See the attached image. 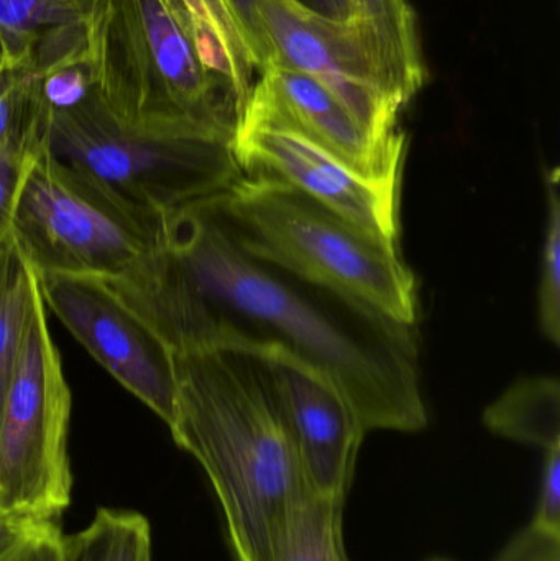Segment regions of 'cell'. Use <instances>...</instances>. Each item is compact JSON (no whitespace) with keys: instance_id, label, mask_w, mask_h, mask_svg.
I'll return each instance as SVG.
<instances>
[{"instance_id":"cell-15","label":"cell","mask_w":560,"mask_h":561,"mask_svg":"<svg viewBox=\"0 0 560 561\" xmlns=\"http://www.w3.org/2000/svg\"><path fill=\"white\" fill-rule=\"evenodd\" d=\"M493 434L548 451L560 447V385L555 376H528L510 386L483 412Z\"/></svg>"},{"instance_id":"cell-5","label":"cell","mask_w":560,"mask_h":561,"mask_svg":"<svg viewBox=\"0 0 560 561\" xmlns=\"http://www.w3.org/2000/svg\"><path fill=\"white\" fill-rule=\"evenodd\" d=\"M167 214L132 203L43 145L26 164L12 236L36 275L135 278L163 247Z\"/></svg>"},{"instance_id":"cell-24","label":"cell","mask_w":560,"mask_h":561,"mask_svg":"<svg viewBox=\"0 0 560 561\" xmlns=\"http://www.w3.org/2000/svg\"><path fill=\"white\" fill-rule=\"evenodd\" d=\"M492 561H560V537L548 536L528 524Z\"/></svg>"},{"instance_id":"cell-31","label":"cell","mask_w":560,"mask_h":561,"mask_svg":"<svg viewBox=\"0 0 560 561\" xmlns=\"http://www.w3.org/2000/svg\"><path fill=\"white\" fill-rule=\"evenodd\" d=\"M0 66H10L9 49H7L2 35H0Z\"/></svg>"},{"instance_id":"cell-29","label":"cell","mask_w":560,"mask_h":561,"mask_svg":"<svg viewBox=\"0 0 560 561\" xmlns=\"http://www.w3.org/2000/svg\"><path fill=\"white\" fill-rule=\"evenodd\" d=\"M309 9L322 13V15L331 16L335 20H351L354 16V7L351 0H299Z\"/></svg>"},{"instance_id":"cell-13","label":"cell","mask_w":560,"mask_h":561,"mask_svg":"<svg viewBox=\"0 0 560 561\" xmlns=\"http://www.w3.org/2000/svg\"><path fill=\"white\" fill-rule=\"evenodd\" d=\"M0 35L10 66L36 75L89 55L88 19L69 0H0Z\"/></svg>"},{"instance_id":"cell-26","label":"cell","mask_w":560,"mask_h":561,"mask_svg":"<svg viewBox=\"0 0 560 561\" xmlns=\"http://www.w3.org/2000/svg\"><path fill=\"white\" fill-rule=\"evenodd\" d=\"M224 2L229 7L237 25L242 30L247 45L259 66V72L262 71L272 61V51H270L268 43L263 35L262 26H260L255 0H224Z\"/></svg>"},{"instance_id":"cell-30","label":"cell","mask_w":560,"mask_h":561,"mask_svg":"<svg viewBox=\"0 0 560 561\" xmlns=\"http://www.w3.org/2000/svg\"><path fill=\"white\" fill-rule=\"evenodd\" d=\"M69 2L75 3L79 10H81L82 15L88 19L89 13H91L92 7H94L95 0H69Z\"/></svg>"},{"instance_id":"cell-3","label":"cell","mask_w":560,"mask_h":561,"mask_svg":"<svg viewBox=\"0 0 560 561\" xmlns=\"http://www.w3.org/2000/svg\"><path fill=\"white\" fill-rule=\"evenodd\" d=\"M220 222L252 255L358 300L395 322L416 325V283L380 239L273 178L243 174L207 197Z\"/></svg>"},{"instance_id":"cell-17","label":"cell","mask_w":560,"mask_h":561,"mask_svg":"<svg viewBox=\"0 0 560 561\" xmlns=\"http://www.w3.org/2000/svg\"><path fill=\"white\" fill-rule=\"evenodd\" d=\"M61 561H153L150 523L134 511L102 507L84 529L62 536Z\"/></svg>"},{"instance_id":"cell-9","label":"cell","mask_w":560,"mask_h":561,"mask_svg":"<svg viewBox=\"0 0 560 561\" xmlns=\"http://www.w3.org/2000/svg\"><path fill=\"white\" fill-rule=\"evenodd\" d=\"M38 284L46 309L89 355L170 425L178 394L170 345L105 280L49 273L38 275Z\"/></svg>"},{"instance_id":"cell-4","label":"cell","mask_w":560,"mask_h":561,"mask_svg":"<svg viewBox=\"0 0 560 561\" xmlns=\"http://www.w3.org/2000/svg\"><path fill=\"white\" fill-rule=\"evenodd\" d=\"M88 43L95 94L122 124L236 134V98L204 62L178 0H95Z\"/></svg>"},{"instance_id":"cell-7","label":"cell","mask_w":560,"mask_h":561,"mask_svg":"<svg viewBox=\"0 0 560 561\" xmlns=\"http://www.w3.org/2000/svg\"><path fill=\"white\" fill-rule=\"evenodd\" d=\"M71 389L45 302L26 332L0 415V513L58 523L71 504Z\"/></svg>"},{"instance_id":"cell-23","label":"cell","mask_w":560,"mask_h":561,"mask_svg":"<svg viewBox=\"0 0 560 561\" xmlns=\"http://www.w3.org/2000/svg\"><path fill=\"white\" fill-rule=\"evenodd\" d=\"M529 524L548 536L560 537V447L545 451L538 503Z\"/></svg>"},{"instance_id":"cell-21","label":"cell","mask_w":560,"mask_h":561,"mask_svg":"<svg viewBox=\"0 0 560 561\" xmlns=\"http://www.w3.org/2000/svg\"><path fill=\"white\" fill-rule=\"evenodd\" d=\"M39 94L49 112L81 105L94 92V72L89 55L38 75Z\"/></svg>"},{"instance_id":"cell-19","label":"cell","mask_w":560,"mask_h":561,"mask_svg":"<svg viewBox=\"0 0 560 561\" xmlns=\"http://www.w3.org/2000/svg\"><path fill=\"white\" fill-rule=\"evenodd\" d=\"M344 503L309 493L293 511L273 561H351L344 546Z\"/></svg>"},{"instance_id":"cell-10","label":"cell","mask_w":560,"mask_h":561,"mask_svg":"<svg viewBox=\"0 0 560 561\" xmlns=\"http://www.w3.org/2000/svg\"><path fill=\"white\" fill-rule=\"evenodd\" d=\"M239 127L292 131L368 183L398 190L407 144L403 131L388 140L375 137L321 82L282 62L270 61L259 72Z\"/></svg>"},{"instance_id":"cell-25","label":"cell","mask_w":560,"mask_h":561,"mask_svg":"<svg viewBox=\"0 0 560 561\" xmlns=\"http://www.w3.org/2000/svg\"><path fill=\"white\" fill-rule=\"evenodd\" d=\"M30 158L0 154V245L12 236L13 209Z\"/></svg>"},{"instance_id":"cell-12","label":"cell","mask_w":560,"mask_h":561,"mask_svg":"<svg viewBox=\"0 0 560 561\" xmlns=\"http://www.w3.org/2000/svg\"><path fill=\"white\" fill-rule=\"evenodd\" d=\"M233 150L243 174L273 178L367 232L397 243L398 190L368 183L328 151L286 130L239 127Z\"/></svg>"},{"instance_id":"cell-32","label":"cell","mask_w":560,"mask_h":561,"mask_svg":"<svg viewBox=\"0 0 560 561\" xmlns=\"http://www.w3.org/2000/svg\"><path fill=\"white\" fill-rule=\"evenodd\" d=\"M424 561H456L453 559H447V557H431V559Z\"/></svg>"},{"instance_id":"cell-18","label":"cell","mask_w":560,"mask_h":561,"mask_svg":"<svg viewBox=\"0 0 560 561\" xmlns=\"http://www.w3.org/2000/svg\"><path fill=\"white\" fill-rule=\"evenodd\" d=\"M49 118L38 75L28 68L0 66V154L32 157L46 144Z\"/></svg>"},{"instance_id":"cell-14","label":"cell","mask_w":560,"mask_h":561,"mask_svg":"<svg viewBox=\"0 0 560 561\" xmlns=\"http://www.w3.org/2000/svg\"><path fill=\"white\" fill-rule=\"evenodd\" d=\"M358 25L404 105L426 81L416 13L408 0H351Z\"/></svg>"},{"instance_id":"cell-20","label":"cell","mask_w":560,"mask_h":561,"mask_svg":"<svg viewBox=\"0 0 560 561\" xmlns=\"http://www.w3.org/2000/svg\"><path fill=\"white\" fill-rule=\"evenodd\" d=\"M548 190V224L542 247L541 275H539V325L549 342H560V196L559 170L546 173Z\"/></svg>"},{"instance_id":"cell-11","label":"cell","mask_w":560,"mask_h":561,"mask_svg":"<svg viewBox=\"0 0 560 561\" xmlns=\"http://www.w3.org/2000/svg\"><path fill=\"white\" fill-rule=\"evenodd\" d=\"M265 363L311 493L345 501L367 428L341 386L279 345L245 346Z\"/></svg>"},{"instance_id":"cell-16","label":"cell","mask_w":560,"mask_h":561,"mask_svg":"<svg viewBox=\"0 0 560 561\" xmlns=\"http://www.w3.org/2000/svg\"><path fill=\"white\" fill-rule=\"evenodd\" d=\"M42 300L38 275L10 236L0 245V415L26 332Z\"/></svg>"},{"instance_id":"cell-22","label":"cell","mask_w":560,"mask_h":561,"mask_svg":"<svg viewBox=\"0 0 560 561\" xmlns=\"http://www.w3.org/2000/svg\"><path fill=\"white\" fill-rule=\"evenodd\" d=\"M178 2L183 7L187 19H190L197 48H199L201 56H203L207 68L214 75L219 76L229 85L230 91H232V69H230L229 59H227L226 51H224L222 45H220L219 38H217L216 30H214L203 0H178Z\"/></svg>"},{"instance_id":"cell-8","label":"cell","mask_w":560,"mask_h":561,"mask_svg":"<svg viewBox=\"0 0 560 561\" xmlns=\"http://www.w3.org/2000/svg\"><path fill=\"white\" fill-rule=\"evenodd\" d=\"M272 61L311 76L378 138L397 137L400 101L357 20H335L299 0H255Z\"/></svg>"},{"instance_id":"cell-2","label":"cell","mask_w":560,"mask_h":561,"mask_svg":"<svg viewBox=\"0 0 560 561\" xmlns=\"http://www.w3.org/2000/svg\"><path fill=\"white\" fill-rule=\"evenodd\" d=\"M168 425L209 478L236 561H273L293 511L311 493L265 363L245 346L174 352Z\"/></svg>"},{"instance_id":"cell-27","label":"cell","mask_w":560,"mask_h":561,"mask_svg":"<svg viewBox=\"0 0 560 561\" xmlns=\"http://www.w3.org/2000/svg\"><path fill=\"white\" fill-rule=\"evenodd\" d=\"M61 543L58 523L45 524L0 561H61Z\"/></svg>"},{"instance_id":"cell-28","label":"cell","mask_w":560,"mask_h":561,"mask_svg":"<svg viewBox=\"0 0 560 561\" xmlns=\"http://www.w3.org/2000/svg\"><path fill=\"white\" fill-rule=\"evenodd\" d=\"M42 526L45 524L30 523V520L0 513V560L5 559L12 550L25 542Z\"/></svg>"},{"instance_id":"cell-6","label":"cell","mask_w":560,"mask_h":561,"mask_svg":"<svg viewBox=\"0 0 560 561\" xmlns=\"http://www.w3.org/2000/svg\"><path fill=\"white\" fill-rule=\"evenodd\" d=\"M46 145L59 160L157 213L216 196L243 176L233 131L199 124H122L95 89L78 107L53 112Z\"/></svg>"},{"instance_id":"cell-1","label":"cell","mask_w":560,"mask_h":561,"mask_svg":"<svg viewBox=\"0 0 560 561\" xmlns=\"http://www.w3.org/2000/svg\"><path fill=\"white\" fill-rule=\"evenodd\" d=\"M111 286L173 352L279 345L328 373L368 432L427 425L414 325L252 255L209 199L168 213L150 266Z\"/></svg>"}]
</instances>
